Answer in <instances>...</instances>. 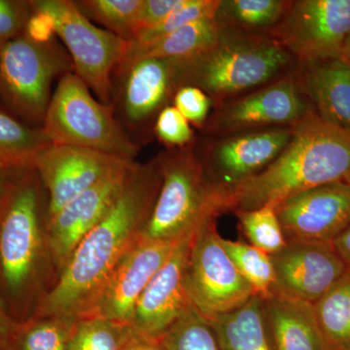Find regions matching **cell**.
Here are the masks:
<instances>
[{
    "instance_id": "1",
    "label": "cell",
    "mask_w": 350,
    "mask_h": 350,
    "mask_svg": "<svg viewBox=\"0 0 350 350\" xmlns=\"http://www.w3.org/2000/svg\"><path fill=\"white\" fill-rule=\"evenodd\" d=\"M158 158L135 165L105 218L76 246L32 317H91L113 271L140 239L161 186Z\"/></svg>"
},
{
    "instance_id": "2",
    "label": "cell",
    "mask_w": 350,
    "mask_h": 350,
    "mask_svg": "<svg viewBox=\"0 0 350 350\" xmlns=\"http://www.w3.org/2000/svg\"><path fill=\"white\" fill-rule=\"evenodd\" d=\"M57 278L47 191L36 167L12 170L0 206V301L14 319L25 321Z\"/></svg>"
},
{
    "instance_id": "3",
    "label": "cell",
    "mask_w": 350,
    "mask_h": 350,
    "mask_svg": "<svg viewBox=\"0 0 350 350\" xmlns=\"http://www.w3.org/2000/svg\"><path fill=\"white\" fill-rule=\"evenodd\" d=\"M350 174V131L317 114L293 126L286 148L266 170L223 194L224 213L278 204Z\"/></svg>"
},
{
    "instance_id": "4",
    "label": "cell",
    "mask_w": 350,
    "mask_h": 350,
    "mask_svg": "<svg viewBox=\"0 0 350 350\" xmlns=\"http://www.w3.org/2000/svg\"><path fill=\"white\" fill-rule=\"evenodd\" d=\"M297 66L294 57L269 34L222 27L211 48L179 59L181 87L199 88L213 107L282 79Z\"/></svg>"
},
{
    "instance_id": "5",
    "label": "cell",
    "mask_w": 350,
    "mask_h": 350,
    "mask_svg": "<svg viewBox=\"0 0 350 350\" xmlns=\"http://www.w3.org/2000/svg\"><path fill=\"white\" fill-rule=\"evenodd\" d=\"M161 186L140 237L150 241H178L194 234L202 223L224 213L223 195L209 178L195 142L157 156Z\"/></svg>"
},
{
    "instance_id": "6",
    "label": "cell",
    "mask_w": 350,
    "mask_h": 350,
    "mask_svg": "<svg viewBox=\"0 0 350 350\" xmlns=\"http://www.w3.org/2000/svg\"><path fill=\"white\" fill-rule=\"evenodd\" d=\"M42 129L51 142L71 145L135 161L140 145L120 123L112 105L96 100L75 72L57 83Z\"/></svg>"
},
{
    "instance_id": "7",
    "label": "cell",
    "mask_w": 350,
    "mask_h": 350,
    "mask_svg": "<svg viewBox=\"0 0 350 350\" xmlns=\"http://www.w3.org/2000/svg\"><path fill=\"white\" fill-rule=\"evenodd\" d=\"M70 57L54 41L38 43L24 33L0 44V101L4 109L42 128L52 84L72 71Z\"/></svg>"
},
{
    "instance_id": "8",
    "label": "cell",
    "mask_w": 350,
    "mask_h": 350,
    "mask_svg": "<svg viewBox=\"0 0 350 350\" xmlns=\"http://www.w3.org/2000/svg\"><path fill=\"white\" fill-rule=\"evenodd\" d=\"M180 87L179 59H122L112 75L111 105L133 142L140 145L150 137L157 117Z\"/></svg>"
},
{
    "instance_id": "9",
    "label": "cell",
    "mask_w": 350,
    "mask_h": 350,
    "mask_svg": "<svg viewBox=\"0 0 350 350\" xmlns=\"http://www.w3.org/2000/svg\"><path fill=\"white\" fill-rule=\"evenodd\" d=\"M31 5L52 16L75 75L98 100L111 105L112 75L125 56L126 42L87 19L71 0H31Z\"/></svg>"
},
{
    "instance_id": "10",
    "label": "cell",
    "mask_w": 350,
    "mask_h": 350,
    "mask_svg": "<svg viewBox=\"0 0 350 350\" xmlns=\"http://www.w3.org/2000/svg\"><path fill=\"white\" fill-rule=\"evenodd\" d=\"M185 285L191 303L204 317L232 312L255 296L225 250L216 218L202 223L193 234Z\"/></svg>"
},
{
    "instance_id": "11",
    "label": "cell",
    "mask_w": 350,
    "mask_h": 350,
    "mask_svg": "<svg viewBox=\"0 0 350 350\" xmlns=\"http://www.w3.org/2000/svg\"><path fill=\"white\" fill-rule=\"evenodd\" d=\"M315 114L293 72L213 108L202 137L292 126Z\"/></svg>"
},
{
    "instance_id": "12",
    "label": "cell",
    "mask_w": 350,
    "mask_h": 350,
    "mask_svg": "<svg viewBox=\"0 0 350 350\" xmlns=\"http://www.w3.org/2000/svg\"><path fill=\"white\" fill-rule=\"evenodd\" d=\"M350 32V0H291L269 36L298 62L340 59Z\"/></svg>"
},
{
    "instance_id": "13",
    "label": "cell",
    "mask_w": 350,
    "mask_h": 350,
    "mask_svg": "<svg viewBox=\"0 0 350 350\" xmlns=\"http://www.w3.org/2000/svg\"><path fill=\"white\" fill-rule=\"evenodd\" d=\"M293 137V126L196 138L209 178L222 195L271 165Z\"/></svg>"
},
{
    "instance_id": "14",
    "label": "cell",
    "mask_w": 350,
    "mask_h": 350,
    "mask_svg": "<svg viewBox=\"0 0 350 350\" xmlns=\"http://www.w3.org/2000/svg\"><path fill=\"white\" fill-rule=\"evenodd\" d=\"M131 162L133 161L81 147L48 145L36 156L33 167L47 191L49 219L77 196Z\"/></svg>"
},
{
    "instance_id": "15",
    "label": "cell",
    "mask_w": 350,
    "mask_h": 350,
    "mask_svg": "<svg viewBox=\"0 0 350 350\" xmlns=\"http://www.w3.org/2000/svg\"><path fill=\"white\" fill-rule=\"evenodd\" d=\"M286 241L332 243L350 225V188L345 181L304 191L278 204Z\"/></svg>"
},
{
    "instance_id": "16",
    "label": "cell",
    "mask_w": 350,
    "mask_h": 350,
    "mask_svg": "<svg viewBox=\"0 0 350 350\" xmlns=\"http://www.w3.org/2000/svg\"><path fill=\"white\" fill-rule=\"evenodd\" d=\"M271 257L275 275L271 294L312 305L349 271L332 243L286 241Z\"/></svg>"
},
{
    "instance_id": "17",
    "label": "cell",
    "mask_w": 350,
    "mask_h": 350,
    "mask_svg": "<svg viewBox=\"0 0 350 350\" xmlns=\"http://www.w3.org/2000/svg\"><path fill=\"white\" fill-rule=\"evenodd\" d=\"M193 234L182 238L138 299L131 330L161 338L193 308L185 285V271Z\"/></svg>"
},
{
    "instance_id": "18",
    "label": "cell",
    "mask_w": 350,
    "mask_h": 350,
    "mask_svg": "<svg viewBox=\"0 0 350 350\" xmlns=\"http://www.w3.org/2000/svg\"><path fill=\"white\" fill-rule=\"evenodd\" d=\"M137 163L133 161L115 170L49 219L51 250L59 275L78 243L114 206Z\"/></svg>"
},
{
    "instance_id": "19",
    "label": "cell",
    "mask_w": 350,
    "mask_h": 350,
    "mask_svg": "<svg viewBox=\"0 0 350 350\" xmlns=\"http://www.w3.org/2000/svg\"><path fill=\"white\" fill-rule=\"evenodd\" d=\"M179 241H150L140 237L113 271L91 317L130 325L138 299Z\"/></svg>"
},
{
    "instance_id": "20",
    "label": "cell",
    "mask_w": 350,
    "mask_h": 350,
    "mask_svg": "<svg viewBox=\"0 0 350 350\" xmlns=\"http://www.w3.org/2000/svg\"><path fill=\"white\" fill-rule=\"evenodd\" d=\"M301 93L326 123L350 131V66L342 59L298 64L293 71Z\"/></svg>"
},
{
    "instance_id": "21",
    "label": "cell",
    "mask_w": 350,
    "mask_h": 350,
    "mask_svg": "<svg viewBox=\"0 0 350 350\" xmlns=\"http://www.w3.org/2000/svg\"><path fill=\"white\" fill-rule=\"evenodd\" d=\"M264 310L273 350H328L312 304L271 294Z\"/></svg>"
},
{
    "instance_id": "22",
    "label": "cell",
    "mask_w": 350,
    "mask_h": 350,
    "mask_svg": "<svg viewBox=\"0 0 350 350\" xmlns=\"http://www.w3.org/2000/svg\"><path fill=\"white\" fill-rule=\"evenodd\" d=\"M220 350H273L265 317L264 300L253 296L232 312L206 317Z\"/></svg>"
},
{
    "instance_id": "23",
    "label": "cell",
    "mask_w": 350,
    "mask_h": 350,
    "mask_svg": "<svg viewBox=\"0 0 350 350\" xmlns=\"http://www.w3.org/2000/svg\"><path fill=\"white\" fill-rule=\"evenodd\" d=\"M221 27L214 18L191 23L153 42L126 43L123 59L138 57L185 59L200 54L215 44Z\"/></svg>"
},
{
    "instance_id": "24",
    "label": "cell",
    "mask_w": 350,
    "mask_h": 350,
    "mask_svg": "<svg viewBox=\"0 0 350 350\" xmlns=\"http://www.w3.org/2000/svg\"><path fill=\"white\" fill-rule=\"evenodd\" d=\"M291 0H220L216 22L222 29L268 34L282 19Z\"/></svg>"
},
{
    "instance_id": "25",
    "label": "cell",
    "mask_w": 350,
    "mask_h": 350,
    "mask_svg": "<svg viewBox=\"0 0 350 350\" xmlns=\"http://www.w3.org/2000/svg\"><path fill=\"white\" fill-rule=\"evenodd\" d=\"M50 144L42 129L27 125L0 108V165L10 170L33 167L39 152Z\"/></svg>"
},
{
    "instance_id": "26",
    "label": "cell",
    "mask_w": 350,
    "mask_h": 350,
    "mask_svg": "<svg viewBox=\"0 0 350 350\" xmlns=\"http://www.w3.org/2000/svg\"><path fill=\"white\" fill-rule=\"evenodd\" d=\"M313 308L327 349L350 350L349 269Z\"/></svg>"
},
{
    "instance_id": "27",
    "label": "cell",
    "mask_w": 350,
    "mask_h": 350,
    "mask_svg": "<svg viewBox=\"0 0 350 350\" xmlns=\"http://www.w3.org/2000/svg\"><path fill=\"white\" fill-rule=\"evenodd\" d=\"M77 320L31 317L19 322L9 350H68Z\"/></svg>"
},
{
    "instance_id": "28",
    "label": "cell",
    "mask_w": 350,
    "mask_h": 350,
    "mask_svg": "<svg viewBox=\"0 0 350 350\" xmlns=\"http://www.w3.org/2000/svg\"><path fill=\"white\" fill-rule=\"evenodd\" d=\"M75 3L87 19L103 25L126 43L137 34L142 0H79Z\"/></svg>"
},
{
    "instance_id": "29",
    "label": "cell",
    "mask_w": 350,
    "mask_h": 350,
    "mask_svg": "<svg viewBox=\"0 0 350 350\" xmlns=\"http://www.w3.org/2000/svg\"><path fill=\"white\" fill-rule=\"evenodd\" d=\"M223 246L239 273L262 300L273 293L275 275L271 255L241 241L222 238Z\"/></svg>"
},
{
    "instance_id": "30",
    "label": "cell",
    "mask_w": 350,
    "mask_h": 350,
    "mask_svg": "<svg viewBox=\"0 0 350 350\" xmlns=\"http://www.w3.org/2000/svg\"><path fill=\"white\" fill-rule=\"evenodd\" d=\"M130 326L101 317L77 320L68 350H123Z\"/></svg>"
},
{
    "instance_id": "31",
    "label": "cell",
    "mask_w": 350,
    "mask_h": 350,
    "mask_svg": "<svg viewBox=\"0 0 350 350\" xmlns=\"http://www.w3.org/2000/svg\"><path fill=\"white\" fill-rule=\"evenodd\" d=\"M244 237L251 245L269 255L275 254L286 244L282 226L275 213V207L265 206L251 211L234 213Z\"/></svg>"
},
{
    "instance_id": "32",
    "label": "cell",
    "mask_w": 350,
    "mask_h": 350,
    "mask_svg": "<svg viewBox=\"0 0 350 350\" xmlns=\"http://www.w3.org/2000/svg\"><path fill=\"white\" fill-rule=\"evenodd\" d=\"M161 340L167 350H220L213 328L194 306Z\"/></svg>"
},
{
    "instance_id": "33",
    "label": "cell",
    "mask_w": 350,
    "mask_h": 350,
    "mask_svg": "<svg viewBox=\"0 0 350 350\" xmlns=\"http://www.w3.org/2000/svg\"><path fill=\"white\" fill-rule=\"evenodd\" d=\"M220 0H184V3L154 27L137 32L131 44H147L169 36L184 25L215 17Z\"/></svg>"
},
{
    "instance_id": "34",
    "label": "cell",
    "mask_w": 350,
    "mask_h": 350,
    "mask_svg": "<svg viewBox=\"0 0 350 350\" xmlns=\"http://www.w3.org/2000/svg\"><path fill=\"white\" fill-rule=\"evenodd\" d=\"M153 133L167 149L190 146L197 138L192 125L172 105L163 108L157 117Z\"/></svg>"
},
{
    "instance_id": "35",
    "label": "cell",
    "mask_w": 350,
    "mask_h": 350,
    "mask_svg": "<svg viewBox=\"0 0 350 350\" xmlns=\"http://www.w3.org/2000/svg\"><path fill=\"white\" fill-rule=\"evenodd\" d=\"M172 105L189 123L202 131L213 111V103L204 91L194 86H183L174 94Z\"/></svg>"
},
{
    "instance_id": "36",
    "label": "cell",
    "mask_w": 350,
    "mask_h": 350,
    "mask_svg": "<svg viewBox=\"0 0 350 350\" xmlns=\"http://www.w3.org/2000/svg\"><path fill=\"white\" fill-rule=\"evenodd\" d=\"M31 14V1L0 0V44L22 36Z\"/></svg>"
},
{
    "instance_id": "37",
    "label": "cell",
    "mask_w": 350,
    "mask_h": 350,
    "mask_svg": "<svg viewBox=\"0 0 350 350\" xmlns=\"http://www.w3.org/2000/svg\"><path fill=\"white\" fill-rule=\"evenodd\" d=\"M183 3L184 0H142L138 14L137 33L162 22Z\"/></svg>"
},
{
    "instance_id": "38",
    "label": "cell",
    "mask_w": 350,
    "mask_h": 350,
    "mask_svg": "<svg viewBox=\"0 0 350 350\" xmlns=\"http://www.w3.org/2000/svg\"><path fill=\"white\" fill-rule=\"evenodd\" d=\"M24 34L34 42H52L57 36L55 21L50 14L32 8V14L25 25Z\"/></svg>"
},
{
    "instance_id": "39",
    "label": "cell",
    "mask_w": 350,
    "mask_h": 350,
    "mask_svg": "<svg viewBox=\"0 0 350 350\" xmlns=\"http://www.w3.org/2000/svg\"><path fill=\"white\" fill-rule=\"evenodd\" d=\"M19 322L11 317L3 304L0 301V350L10 349L11 342Z\"/></svg>"
},
{
    "instance_id": "40",
    "label": "cell",
    "mask_w": 350,
    "mask_h": 350,
    "mask_svg": "<svg viewBox=\"0 0 350 350\" xmlns=\"http://www.w3.org/2000/svg\"><path fill=\"white\" fill-rule=\"evenodd\" d=\"M123 350H167L161 338L144 337L131 331Z\"/></svg>"
},
{
    "instance_id": "41",
    "label": "cell",
    "mask_w": 350,
    "mask_h": 350,
    "mask_svg": "<svg viewBox=\"0 0 350 350\" xmlns=\"http://www.w3.org/2000/svg\"><path fill=\"white\" fill-rule=\"evenodd\" d=\"M332 245L350 271V225L334 239Z\"/></svg>"
},
{
    "instance_id": "42",
    "label": "cell",
    "mask_w": 350,
    "mask_h": 350,
    "mask_svg": "<svg viewBox=\"0 0 350 350\" xmlns=\"http://www.w3.org/2000/svg\"><path fill=\"white\" fill-rule=\"evenodd\" d=\"M11 170L0 165V206L5 197L9 181H10Z\"/></svg>"
},
{
    "instance_id": "43",
    "label": "cell",
    "mask_w": 350,
    "mask_h": 350,
    "mask_svg": "<svg viewBox=\"0 0 350 350\" xmlns=\"http://www.w3.org/2000/svg\"><path fill=\"white\" fill-rule=\"evenodd\" d=\"M340 59L350 66V32L349 36H347V40H345L344 48H342Z\"/></svg>"
},
{
    "instance_id": "44",
    "label": "cell",
    "mask_w": 350,
    "mask_h": 350,
    "mask_svg": "<svg viewBox=\"0 0 350 350\" xmlns=\"http://www.w3.org/2000/svg\"><path fill=\"white\" fill-rule=\"evenodd\" d=\"M345 183L347 184V186L350 188V174L347 175V178L345 179Z\"/></svg>"
}]
</instances>
